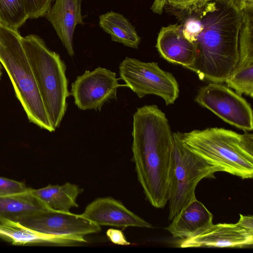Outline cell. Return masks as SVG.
<instances>
[{
    "label": "cell",
    "mask_w": 253,
    "mask_h": 253,
    "mask_svg": "<svg viewBox=\"0 0 253 253\" xmlns=\"http://www.w3.org/2000/svg\"><path fill=\"white\" fill-rule=\"evenodd\" d=\"M82 0H55L45 14L70 56L74 55L73 35L76 26L84 25Z\"/></svg>",
    "instance_id": "cell-15"
},
{
    "label": "cell",
    "mask_w": 253,
    "mask_h": 253,
    "mask_svg": "<svg viewBox=\"0 0 253 253\" xmlns=\"http://www.w3.org/2000/svg\"><path fill=\"white\" fill-rule=\"evenodd\" d=\"M33 230L49 234L84 236L97 233L101 227L81 215L47 209L22 218L18 222Z\"/></svg>",
    "instance_id": "cell-10"
},
{
    "label": "cell",
    "mask_w": 253,
    "mask_h": 253,
    "mask_svg": "<svg viewBox=\"0 0 253 253\" xmlns=\"http://www.w3.org/2000/svg\"><path fill=\"white\" fill-rule=\"evenodd\" d=\"M116 73L98 67L86 70L72 84L70 95L74 98L78 108L82 110H100L105 103L117 99L118 83Z\"/></svg>",
    "instance_id": "cell-9"
},
{
    "label": "cell",
    "mask_w": 253,
    "mask_h": 253,
    "mask_svg": "<svg viewBox=\"0 0 253 253\" xmlns=\"http://www.w3.org/2000/svg\"><path fill=\"white\" fill-rule=\"evenodd\" d=\"M54 0H24L29 18L45 16Z\"/></svg>",
    "instance_id": "cell-22"
},
{
    "label": "cell",
    "mask_w": 253,
    "mask_h": 253,
    "mask_svg": "<svg viewBox=\"0 0 253 253\" xmlns=\"http://www.w3.org/2000/svg\"><path fill=\"white\" fill-rule=\"evenodd\" d=\"M237 225L246 230L253 233V217L252 215H243L240 214V219Z\"/></svg>",
    "instance_id": "cell-26"
},
{
    "label": "cell",
    "mask_w": 253,
    "mask_h": 253,
    "mask_svg": "<svg viewBox=\"0 0 253 253\" xmlns=\"http://www.w3.org/2000/svg\"><path fill=\"white\" fill-rule=\"evenodd\" d=\"M32 189L0 197V218L19 222L22 218L47 209Z\"/></svg>",
    "instance_id": "cell-19"
},
{
    "label": "cell",
    "mask_w": 253,
    "mask_h": 253,
    "mask_svg": "<svg viewBox=\"0 0 253 253\" xmlns=\"http://www.w3.org/2000/svg\"><path fill=\"white\" fill-rule=\"evenodd\" d=\"M21 42L50 122L55 130L66 113L70 95L66 65L39 36L22 37Z\"/></svg>",
    "instance_id": "cell-4"
},
{
    "label": "cell",
    "mask_w": 253,
    "mask_h": 253,
    "mask_svg": "<svg viewBox=\"0 0 253 253\" xmlns=\"http://www.w3.org/2000/svg\"><path fill=\"white\" fill-rule=\"evenodd\" d=\"M239 9H253V0H232Z\"/></svg>",
    "instance_id": "cell-28"
},
{
    "label": "cell",
    "mask_w": 253,
    "mask_h": 253,
    "mask_svg": "<svg viewBox=\"0 0 253 253\" xmlns=\"http://www.w3.org/2000/svg\"><path fill=\"white\" fill-rule=\"evenodd\" d=\"M169 0H154L151 7L152 11L156 14L161 15L165 5L168 3Z\"/></svg>",
    "instance_id": "cell-27"
},
{
    "label": "cell",
    "mask_w": 253,
    "mask_h": 253,
    "mask_svg": "<svg viewBox=\"0 0 253 253\" xmlns=\"http://www.w3.org/2000/svg\"><path fill=\"white\" fill-rule=\"evenodd\" d=\"M211 0H169L168 3L180 11L191 12L203 7Z\"/></svg>",
    "instance_id": "cell-24"
},
{
    "label": "cell",
    "mask_w": 253,
    "mask_h": 253,
    "mask_svg": "<svg viewBox=\"0 0 253 253\" xmlns=\"http://www.w3.org/2000/svg\"><path fill=\"white\" fill-rule=\"evenodd\" d=\"M182 12L183 34L198 52L194 62L186 68L201 80L224 82L239 59L242 11L232 0H211L201 8Z\"/></svg>",
    "instance_id": "cell-1"
},
{
    "label": "cell",
    "mask_w": 253,
    "mask_h": 253,
    "mask_svg": "<svg viewBox=\"0 0 253 253\" xmlns=\"http://www.w3.org/2000/svg\"><path fill=\"white\" fill-rule=\"evenodd\" d=\"M239 59L224 82L235 92L253 97V26L242 25L239 34Z\"/></svg>",
    "instance_id": "cell-13"
},
{
    "label": "cell",
    "mask_w": 253,
    "mask_h": 253,
    "mask_svg": "<svg viewBox=\"0 0 253 253\" xmlns=\"http://www.w3.org/2000/svg\"><path fill=\"white\" fill-rule=\"evenodd\" d=\"M0 237L15 245L49 244L68 246L87 242L83 236L43 233L29 229L18 222L2 218H0Z\"/></svg>",
    "instance_id": "cell-16"
},
{
    "label": "cell",
    "mask_w": 253,
    "mask_h": 253,
    "mask_svg": "<svg viewBox=\"0 0 253 253\" xmlns=\"http://www.w3.org/2000/svg\"><path fill=\"white\" fill-rule=\"evenodd\" d=\"M253 233L237 223L212 224L200 234L183 239L180 248L216 247L242 248L252 246Z\"/></svg>",
    "instance_id": "cell-12"
},
{
    "label": "cell",
    "mask_w": 253,
    "mask_h": 253,
    "mask_svg": "<svg viewBox=\"0 0 253 253\" xmlns=\"http://www.w3.org/2000/svg\"><path fill=\"white\" fill-rule=\"evenodd\" d=\"M195 101L224 122L245 131L253 129L250 104L236 92L220 83L211 82L198 91Z\"/></svg>",
    "instance_id": "cell-8"
},
{
    "label": "cell",
    "mask_w": 253,
    "mask_h": 253,
    "mask_svg": "<svg viewBox=\"0 0 253 253\" xmlns=\"http://www.w3.org/2000/svg\"><path fill=\"white\" fill-rule=\"evenodd\" d=\"M30 189L23 182L0 177V197L25 192Z\"/></svg>",
    "instance_id": "cell-23"
},
{
    "label": "cell",
    "mask_w": 253,
    "mask_h": 253,
    "mask_svg": "<svg viewBox=\"0 0 253 253\" xmlns=\"http://www.w3.org/2000/svg\"><path fill=\"white\" fill-rule=\"evenodd\" d=\"M182 144L210 164L242 179L253 176V135L224 128L179 132Z\"/></svg>",
    "instance_id": "cell-3"
},
{
    "label": "cell",
    "mask_w": 253,
    "mask_h": 253,
    "mask_svg": "<svg viewBox=\"0 0 253 253\" xmlns=\"http://www.w3.org/2000/svg\"><path fill=\"white\" fill-rule=\"evenodd\" d=\"M99 25L109 34L112 41L137 49L141 39L134 26L122 14L110 11L99 16Z\"/></svg>",
    "instance_id": "cell-20"
},
{
    "label": "cell",
    "mask_w": 253,
    "mask_h": 253,
    "mask_svg": "<svg viewBox=\"0 0 253 253\" xmlns=\"http://www.w3.org/2000/svg\"><path fill=\"white\" fill-rule=\"evenodd\" d=\"M28 18L24 0H0V25L18 31Z\"/></svg>",
    "instance_id": "cell-21"
},
{
    "label": "cell",
    "mask_w": 253,
    "mask_h": 253,
    "mask_svg": "<svg viewBox=\"0 0 253 253\" xmlns=\"http://www.w3.org/2000/svg\"><path fill=\"white\" fill-rule=\"evenodd\" d=\"M212 219V214L196 198L180 210L165 229L173 238L186 239L210 227Z\"/></svg>",
    "instance_id": "cell-17"
},
{
    "label": "cell",
    "mask_w": 253,
    "mask_h": 253,
    "mask_svg": "<svg viewBox=\"0 0 253 253\" xmlns=\"http://www.w3.org/2000/svg\"><path fill=\"white\" fill-rule=\"evenodd\" d=\"M120 78L139 98L148 94L157 95L167 105L178 97V84L169 72L162 70L157 62H144L126 57L119 66Z\"/></svg>",
    "instance_id": "cell-7"
},
{
    "label": "cell",
    "mask_w": 253,
    "mask_h": 253,
    "mask_svg": "<svg viewBox=\"0 0 253 253\" xmlns=\"http://www.w3.org/2000/svg\"><path fill=\"white\" fill-rule=\"evenodd\" d=\"M106 235L113 243L121 246H129L130 243L126 238L124 233L119 229L109 228L106 232Z\"/></svg>",
    "instance_id": "cell-25"
},
{
    "label": "cell",
    "mask_w": 253,
    "mask_h": 253,
    "mask_svg": "<svg viewBox=\"0 0 253 253\" xmlns=\"http://www.w3.org/2000/svg\"><path fill=\"white\" fill-rule=\"evenodd\" d=\"M84 190L78 185L67 182L63 185H48L32 192L48 209L69 212L78 208L77 199Z\"/></svg>",
    "instance_id": "cell-18"
},
{
    "label": "cell",
    "mask_w": 253,
    "mask_h": 253,
    "mask_svg": "<svg viewBox=\"0 0 253 253\" xmlns=\"http://www.w3.org/2000/svg\"><path fill=\"white\" fill-rule=\"evenodd\" d=\"M15 31L0 25V62L5 68L31 123L50 132L51 125L37 87L33 71L21 42Z\"/></svg>",
    "instance_id": "cell-5"
},
{
    "label": "cell",
    "mask_w": 253,
    "mask_h": 253,
    "mask_svg": "<svg viewBox=\"0 0 253 253\" xmlns=\"http://www.w3.org/2000/svg\"><path fill=\"white\" fill-rule=\"evenodd\" d=\"M132 161L139 182L152 206L164 208L174 146L173 132L165 115L156 105L138 108L133 115Z\"/></svg>",
    "instance_id": "cell-2"
},
{
    "label": "cell",
    "mask_w": 253,
    "mask_h": 253,
    "mask_svg": "<svg viewBox=\"0 0 253 253\" xmlns=\"http://www.w3.org/2000/svg\"><path fill=\"white\" fill-rule=\"evenodd\" d=\"M156 47L165 60L185 68L194 62L198 53L195 45L183 35L181 24L162 27Z\"/></svg>",
    "instance_id": "cell-14"
},
{
    "label": "cell",
    "mask_w": 253,
    "mask_h": 253,
    "mask_svg": "<svg viewBox=\"0 0 253 253\" xmlns=\"http://www.w3.org/2000/svg\"><path fill=\"white\" fill-rule=\"evenodd\" d=\"M80 214L100 226L153 227L127 209L121 202L110 197L96 198L88 204Z\"/></svg>",
    "instance_id": "cell-11"
},
{
    "label": "cell",
    "mask_w": 253,
    "mask_h": 253,
    "mask_svg": "<svg viewBox=\"0 0 253 253\" xmlns=\"http://www.w3.org/2000/svg\"><path fill=\"white\" fill-rule=\"evenodd\" d=\"M174 146L169 187V220L195 199V189L204 178H214L220 168L210 164L182 144L179 132H173Z\"/></svg>",
    "instance_id": "cell-6"
},
{
    "label": "cell",
    "mask_w": 253,
    "mask_h": 253,
    "mask_svg": "<svg viewBox=\"0 0 253 253\" xmlns=\"http://www.w3.org/2000/svg\"><path fill=\"white\" fill-rule=\"evenodd\" d=\"M1 75V65H0V78Z\"/></svg>",
    "instance_id": "cell-29"
}]
</instances>
